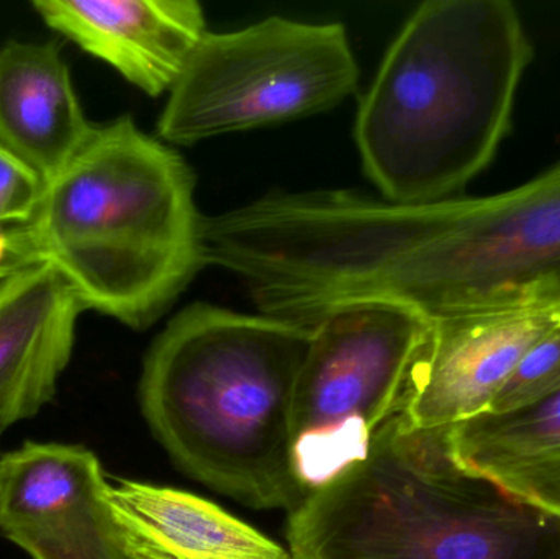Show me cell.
I'll use <instances>...</instances> for the list:
<instances>
[{
    "mask_svg": "<svg viewBox=\"0 0 560 559\" xmlns=\"http://www.w3.org/2000/svg\"><path fill=\"white\" fill-rule=\"evenodd\" d=\"M235 252L259 311L303 327L364 301L428 321L560 307V161L487 197L272 194L240 213Z\"/></svg>",
    "mask_w": 560,
    "mask_h": 559,
    "instance_id": "1",
    "label": "cell"
},
{
    "mask_svg": "<svg viewBox=\"0 0 560 559\" xmlns=\"http://www.w3.org/2000/svg\"><path fill=\"white\" fill-rule=\"evenodd\" d=\"M535 46L509 0L421 3L362 97L354 137L385 200L453 199L512 130Z\"/></svg>",
    "mask_w": 560,
    "mask_h": 559,
    "instance_id": "2",
    "label": "cell"
},
{
    "mask_svg": "<svg viewBox=\"0 0 560 559\" xmlns=\"http://www.w3.org/2000/svg\"><path fill=\"white\" fill-rule=\"evenodd\" d=\"M194 190L184 158L131 117L94 125L10 230V272L51 266L84 311L143 330L203 268Z\"/></svg>",
    "mask_w": 560,
    "mask_h": 559,
    "instance_id": "3",
    "label": "cell"
},
{
    "mask_svg": "<svg viewBox=\"0 0 560 559\" xmlns=\"http://www.w3.org/2000/svg\"><path fill=\"white\" fill-rule=\"evenodd\" d=\"M312 330L215 305L180 311L156 338L141 409L174 462L258 509L305 498L293 459V403Z\"/></svg>",
    "mask_w": 560,
    "mask_h": 559,
    "instance_id": "4",
    "label": "cell"
},
{
    "mask_svg": "<svg viewBox=\"0 0 560 559\" xmlns=\"http://www.w3.org/2000/svg\"><path fill=\"white\" fill-rule=\"evenodd\" d=\"M451 427L397 416L292 509V559H560V517L464 468Z\"/></svg>",
    "mask_w": 560,
    "mask_h": 559,
    "instance_id": "5",
    "label": "cell"
},
{
    "mask_svg": "<svg viewBox=\"0 0 560 559\" xmlns=\"http://www.w3.org/2000/svg\"><path fill=\"white\" fill-rule=\"evenodd\" d=\"M359 66L341 23L269 16L207 33L158 120L164 143L194 144L322 114L358 88Z\"/></svg>",
    "mask_w": 560,
    "mask_h": 559,
    "instance_id": "6",
    "label": "cell"
},
{
    "mask_svg": "<svg viewBox=\"0 0 560 559\" xmlns=\"http://www.w3.org/2000/svg\"><path fill=\"white\" fill-rule=\"evenodd\" d=\"M293 403V459L305 496L364 458L407 407L431 321L404 305L351 302L310 327Z\"/></svg>",
    "mask_w": 560,
    "mask_h": 559,
    "instance_id": "7",
    "label": "cell"
},
{
    "mask_svg": "<svg viewBox=\"0 0 560 559\" xmlns=\"http://www.w3.org/2000/svg\"><path fill=\"white\" fill-rule=\"evenodd\" d=\"M94 452L23 443L0 456V535L32 559H133Z\"/></svg>",
    "mask_w": 560,
    "mask_h": 559,
    "instance_id": "8",
    "label": "cell"
},
{
    "mask_svg": "<svg viewBox=\"0 0 560 559\" xmlns=\"http://www.w3.org/2000/svg\"><path fill=\"white\" fill-rule=\"evenodd\" d=\"M560 327V307L431 321L401 417L443 429L489 410L526 351Z\"/></svg>",
    "mask_w": 560,
    "mask_h": 559,
    "instance_id": "9",
    "label": "cell"
},
{
    "mask_svg": "<svg viewBox=\"0 0 560 559\" xmlns=\"http://www.w3.org/2000/svg\"><path fill=\"white\" fill-rule=\"evenodd\" d=\"M33 9L151 97L171 92L209 33L196 0H35Z\"/></svg>",
    "mask_w": 560,
    "mask_h": 559,
    "instance_id": "10",
    "label": "cell"
},
{
    "mask_svg": "<svg viewBox=\"0 0 560 559\" xmlns=\"http://www.w3.org/2000/svg\"><path fill=\"white\" fill-rule=\"evenodd\" d=\"M84 307L51 266L0 281V436L56 396Z\"/></svg>",
    "mask_w": 560,
    "mask_h": 559,
    "instance_id": "11",
    "label": "cell"
},
{
    "mask_svg": "<svg viewBox=\"0 0 560 559\" xmlns=\"http://www.w3.org/2000/svg\"><path fill=\"white\" fill-rule=\"evenodd\" d=\"M61 46L10 42L0 49V144L49 180L91 135Z\"/></svg>",
    "mask_w": 560,
    "mask_h": 559,
    "instance_id": "12",
    "label": "cell"
},
{
    "mask_svg": "<svg viewBox=\"0 0 560 559\" xmlns=\"http://www.w3.org/2000/svg\"><path fill=\"white\" fill-rule=\"evenodd\" d=\"M133 559H292L289 550L190 492L120 479L105 491Z\"/></svg>",
    "mask_w": 560,
    "mask_h": 559,
    "instance_id": "13",
    "label": "cell"
},
{
    "mask_svg": "<svg viewBox=\"0 0 560 559\" xmlns=\"http://www.w3.org/2000/svg\"><path fill=\"white\" fill-rule=\"evenodd\" d=\"M451 449L469 471L551 455L560 450V391L510 412H483L450 429Z\"/></svg>",
    "mask_w": 560,
    "mask_h": 559,
    "instance_id": "14",
    "label": "cell"
},
{
    "mask_svg": "<svg viewBox=\"0 0 560 559\" xmlns=\"http://www.w3.org/2000/svg\"><path fill=\"white\" fill-rule=\"evenodd\" d=\"M560 391V327L536 341L490 404V414L510 412Z\"/></svg>",
    "mask_w": 560,
    "mask_h": 559,
    "instance_id": "15",
    "label": "cell"
},
{
    "mask_svg": "<svg viewBox=\"0 0 560 559\" xmlns=\"http://www.w3.org/2000/svg\"><path fill=\"white\" fill-rule=\"evenodd\" d=\"M482 476L560 517V450L551 455L497 466Z\"/></svg>",
    "mask_w": 560,
    "mask_h": 559,
    "instance_id": "16",
    "label": "cell"
},
{
    "mask_svg": "<svg viewBox=\"0 0 560 559\" xmlns=\"http://www.w3.org/2000/svg\"><path fill=\"white\" fill-rule=\"evenodd\" d=\"M45 179L25 161L0 144V225H23L42 199Z\"/></svg>",
    "mask_w": 560,
    "mask_h": 559,
    "instance_id": "17",
    "label": "cell"
},
{
    "mask_svg": "<svg viewBox=\"0 0 560 559\" xmlns=\"http://www.w3.org/2000/svg\"><path fill=\"white\" fill-rule=\"evenodd\" d=\"M12 276L10 272V236L0 225V281Z\"/></svg>",
    "mask_w": 560,
    "mask_h": 559,
    "instance_id": "18",
    "label": "cell"
}]
</instances>
